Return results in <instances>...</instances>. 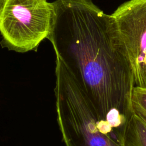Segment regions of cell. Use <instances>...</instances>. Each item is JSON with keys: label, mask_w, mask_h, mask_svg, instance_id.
Instances as JSON below:
<instances>
[{"label": "cell", "mask_w": 146, "mask_h": 146, "mask_svg": "<svg viewBox=\"0 0 146 146\" xmlns=\"http://www.w3.org/2000/svg\"><path fill=\"white\" fill-rule=\"evenodd\" d=\"M47 38L116 136L133 113L134 74L111 14L92 0H55Z\"/></svg>", "instance_id": "obj_1"}, {"label": "cell", "mask_w": 146, "mask_h": 146, "mask_svg": "<svg viewBox=\"0 0 146 146\" xmlns=\"http://www.w3.org/2000/svg\"><path fill=\"white\" fill-rule=\"evenodd\" d=\"M55 64L57 121L65 146H123L71 70L58 57Z\"/></svg>", "instance_id": "obj_2"}, {"label": "cell", "mask_w": 146, "mask_h": 146, "mask_svg": "<svg viewBox=\"0 0 146 146\" xmlns=\"http://www.w3.org/2000/svg\"><path fill=\"white\" fill-rule=\"evenodd\" d=\"M53 14L52 2L47 0H4L0 10L2 47L36 51L49 34Z\"/></svg>", "instance_id": "obj_3"}, {"label": "cell", "mask_w": 146, "mask_h": 146, "mask_svg": "<svg viewBox=\"0 0 146 146\" xmlns=\"http://www.w3.org/2000/svg\"><path fill=\"white\" fill-rule=\"evenodd\" d=\"M111 15L131 63L135 86L142 87L146 59V0H128Z\"/></svg>", "instance_id": "obj_4"}, {"label": "cell", "mask_w": 146, "mask_h": 146, "mask_svg": "<svg viewBox=\"0 0 146 146\" xmlns=\"http://www.w3.org/2000/svg\"><path fill=\"white\" fill-rule=\"evenodd\" d=\"M120 141L123 146H146V122L133 113L124 126Z\"/></svg>", "instance_id": "obj_5"}, {"label": "cell", "mask_w": 146, "mask_h": 146, "mask_svg": "<svg viewBox=\"0 0 146 146\" xmlns=\"http://www.w3.org/2000/svg\"><path fill=\"white\" fill-rule=\"evenodd\" d=\"M131 104L133 113L146 122V87H134Z\"/></svg>", "instance_id": "obj_6"}, {"label": "cell", "mask_w": 146, "mask_h": 146, "mask_svg": "<svg viewBox=\"0 0 146 146\" xmlns=\"http://www.w3.org/2000/svg\"><path fill=\"white\" fill-rule=\"evenodd\" d=\"M3 1H4V0H0V10H1V9L2 3H3Z\"/></svg>", "instance_id": "obj_7"}]
</instances>
